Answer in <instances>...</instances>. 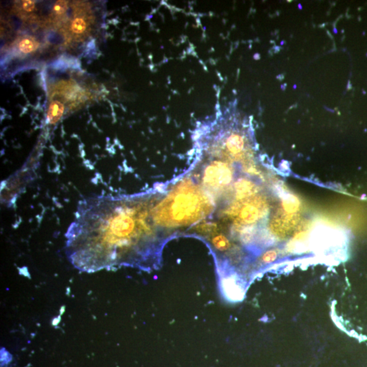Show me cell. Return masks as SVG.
I'll list each match as a JSON object with an SVG mask.
<instances>
[{"instance_id":"cell-5","label":"cell","mask_w":367,"mask_h":367,"mask_svg":"<svg viewBox=\"0 0 367 367\" xmlns=\"http://www.w3.org/2000/svg\"><path fill=\"white\" fill-rule=\"evenodd\" d=\"M282 199V205L286 213L293 214L299 211L300 202L295 196L289 193H284Z\"/></svg>"},{"instance_id":"cell-2","label":"cell","mask_w":367,"mask_h":367,"mask_svg":"<svg viewBox=\"0 0 367 367\" xmlns=\"http://www.w3.org/2000/svg\"><path fill=\"white\" fill-rule=\"evenodd\" d=\"M40 47V43L34 37L25 36L19 39L16 44V49L20 54L30 55L36 52Z\"/></svg>"},{"instance_id":"cell-1","label":"cell","mask_w":367,"mask_h":367,"mask_svg":"<svg viewBox=\"0 0 367 367\" xmlns=\"http://www.w3.org/2000/svg\"><path fill=\"white\" fill-rule=\"evenodd\" d=\"M154 227L147 193L89 198L80 202L66 233L67 255L84 272L137 264Z\"/></svg>"},{"instance_id":"cell-6","label":"cell","mask_w":367,"mask_h":367,"mask_svg":"<svg viewBox=\"0 0 367 367\" xmlns=\"http://www.w3.org/2000/svg\"><path fill=\"white\" fill-rule=\"evenodd\" d=\"M278 257V252L276 250H268L265 252L262 257L261 261L265 264H270L274 262Z\"/></svg>"},{"instance_id":"cell-3","label":"cell","mask_w":367,"mask_h":367,"mask_svg":"<svg viewBox=\"0 0 367 367\" xmlns=\"http://www.w3.org/2000/svg\"><path fill=\"white\" fill-rule=\"evenodd\" d=\"M65 107L62 102L53 100L47 112V122L50 125L57 124L62 119Z\"/></svg>"},{"instance_id":"cell-4","label":"cell","mask_w":367,"mask_h":367,"mask_svg":"<svg viewBox=\"0 0 367 367\" xmlns=\"http://www.w3.org/2000/svg\"><path fill=\"white\" fill-rule=\"evenodd\" d=\"M89 19L84 17H76L70 23V29L74 36H83L89 30Z\"/></svg>"},{"instance_id":"cell-7","label":"cell","mask_w":367,"mask_h":367,"mask_svg":"<svg viewBox=\"0 0 367 367\" xmlns=\"http://www.w3.org/2000/svg\"><path fill=\"white\" fill-rule=\"evenodd\" d=\"M35 8L34 2L25 1L23 3V9L25 11L31 12L33 11Z\"/></svg>"}]
</instances>
